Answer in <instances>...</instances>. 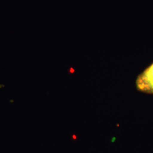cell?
I'll return each instance as SVG.
<instances>
[{"mask_svg": "<svg viewBox=\"0 0 153 153\" xmlns=\"http://www.w3.org/2000/svg\"><path fill=\"white\" fill-rule=\"evenodd\" d=\"M136 86L140 92L153 94V62L138 76Z\"/></svg>", "mask_w": 153, "mask_h": 153, "instance_id": "obj_1", "label": "cell"}]
</instances>
